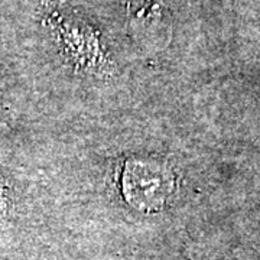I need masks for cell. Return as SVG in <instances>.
<instances>
[{
    "mask_svg": "<svg viewBox=\"0 0 260 260\" xmlns=\"http://www.w3.org/2000/svg\"><path fill=\"white\" fill-rule=\"evenodd\" d=\"M132 32L149 45L165 44L171 34V19L165 0H124Z\"/></svg>",
    "mask_w": 260,
    "mask_h": 260,
    "instance_id": "obj_3",
    "label": "cell"
},
{
    "mask_svg": "<svg viewBox=\"0 0 260 260\" xmlns=\"http://www.w3.org/2000/svg\"><path fill=\"white\" fill-rule=\"evenodd\" d=\"M48 22L61 45L65 47L67 55L78 70L94 75L109 73L112 70L100 38L94 29L77 18L65 16L58 12H49Z\"/></svg>",
    "mask_w": 260,
    "mask_h": 260,
    "instance_id": "obj_1",
    "label": "cell"
},
{
    "mask_svg": "<svg viewBox=\"0 0 260 260\" xmlns=\"http://www.w3.org/2000/svg\"><path fill=\"white\" fill-rule=\"evenodd\" d=\"M172 177L155 162L133 160L123 172V192L138 208H155L167 201L172 191Z\"/></svg>",
    "mask_w": 260,
    "mask_h": 260,
    "instance_id": "obj_2",
    "label": "cell"
},
{
    "mask_svg": "<svg viewBox=\"0 0 260 260\" xmlns=\"http://www.w3.org/2000/svg\"><path fill=\"white\" fill-rule=\"evenodd\" d=\"M8 201H9V192L5 179L0 177V211H5L8 208Z\"/></svg>",
    "mask_w": 260,
    "mask_h": 260,
    "instance_id": "obj_4",
    "label": "cell"
}]
</instances>
